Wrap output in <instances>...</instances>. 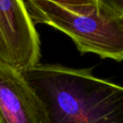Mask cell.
<instances>
[{"instance_id": "7a4b0ae2", "label": "cell", "mask_w": 123, "mask_h": 123, "mask_svg": "<svg viewBox=\"0 0 123 123\" xmlns=\"http://www.w3.org/2000/svg\"><path fill=\"white\" fill-rule=\"evenodd\" d=\"M34 25L44 24L68 35L80 54L123 60V14L96 1L66 7L47 0H26Z\"/></svg>"}, {"instance_id": "3957f363", "label": "cell", "mask_w": 123, "mask_h": 123, "mask_svg": "<svg viewBox=\"0 0 123 123\" xmlns=\"http://www.w3.org/2000/svg\"><path fill=\"white\" fill-rule=\"evenodd\" d=\"M40 39L24 0H0V62L18 71L39 64Z\"/></svg>"}, {"instance_id": "5b68a950", "label": "cell", "mask_w": 123, "mask_h": 123, "mask_svg": "<svg viewBox=\"0 0 123 123\" xmlns=\"http://www.w3.org/2000/svg\"><path fill=\"white\" fill-rule=\"evenodd\" d=\"M66 7H79L95 4L97 0H47Z\"/></svg>"}, {"instance_id": "277c9868", "label": "cell", "mask_w": 123, "mask_h": 123, "mask_svg": "<svg viewBox=\"0 0 123 123\" xmlns=\"http://www.w3.org/2000/svg\"><path fill=\"white\" fill-rule=\"evenodd\" d=\"M0 123H44L37 96L16 69L0 62Z\"/></svg>"}, {"instance_id": "8992f818", "label": "cell", "mask_w": 123, "mask_h": 123, "mask_svg": "<svg viewBox=\"0 0 123 123\" xmlns=\"http://www.w3.org/2000/svg\"><path fill=\"white\" fill-rule=\"evenodd\" d=\"M97 1L123 14V0H97Z\"/></svg>"}, {"instance_id": "6da1fadb", "label": "cell", "mask_w": 123, "mask_h": 123, "mask_svg": "<svg viewBox=\"0 0 123 123\" xmlns=\"http://www.w3.org/2000/svg\"><path fill=\"white\" fill-rule=\"evenodd\" d=\"M19 72L44 123H123V86L96 77L91 69L38 64Z\"/></svg>"}]
</instances>
